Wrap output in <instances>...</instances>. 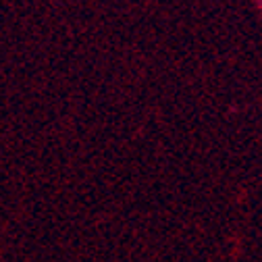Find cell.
<instances>
[{
  "label": "cell",
  "mask_w": 262,
  "mask_h": 262,
  "mask_svg": "<svg viewBox=\"0 0 262 262\" xmlns=\"http://www.w3.org/2000/svg\"><path fill=\"white\" fill-rule=\"evenodd\" d=\"M254 7L258 9V13L262 15V0H254Z\"/></svg>",
  "instance_id": "cell-1"
}]
</instances>
